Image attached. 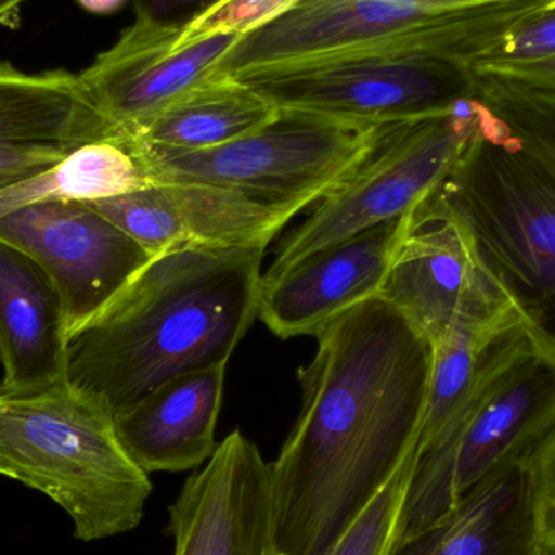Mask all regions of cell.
Here are the masks:
<instances>
[{
  "label": "cell",
  "mask_w": 555,
  "mask_h": 555,
  "mask_svg": "<svg viewBox=\"0 0 555 555\" xmlns=\"http://www.w3.org/2000/svg\"><path fill=\"white\" fill-rule=\"evenodd\" d=\"M313 336L299 416L272 463L280 555L332 553L420 452L426 414L429 343L387 300L371 297Z\"/></svg>",
  "instance_id": "1"
},
{
  "label": "cell",
  "mask_w": 555,
  "mask_h": 555,
  "mask_svg": "<svg viewBox=\"0 0 555 555\" xmlns=\"http://www.w3.org/2000/svg\"><path fill=\"white\" fill-rule=\"evenodd\" d=\"M267 247H184L153 259L70 336L67 384L116 416L178 375L228 364L256 320Z\"/></svg>",
  "instance_id": "2"
},
{
  "label": "cell",
  "mask_w": 555,
  "mask_h": 555,
  "mask_svg": "<svg viewBox=\"0 0 555 555\" xmlns=\"http://www.w3.org/2000/svg\"><path fill=\"white\" fill-rule=\"evenodd\" d=\"M0 476L64 508L83 543L142 524L150 475L124 449L114 414L65 378L0 393Z\"/></svg>",
  "instance_id": "3"
},
{
  "label": "cell",
  "mask_w": 555,
  "mask_h": 555,
  "mask_svg": "<svg viewBox=\"0 0 555 555\" xmlns=\"http://www.w3.org/2000/svg\"><path fill=\"white\" fill-rule=\"evenodd\" d=\"M554 430L555 346L521 323L486 351L468 397L420 456L403 534L442 517L489 476L530 462Z\"/></svg>",
  "instance_id": "4"
},
{
  "label": "cell",
  "mask_w": 555,
  "mask_h": 555,
  "mask_svg": "<svg viewBox=\"0 0 555 555\" xmlns=\"http://www.w3.org/2000/svg\"><path fill=\"white\" fill-rule=\"evenodd\" d=\"M479 104L481 132L436 195L465 221L528 322L555 346V176Z\"/></svg>",
  "instance_id": "5"
},
{
  "label": "cell",
  "mask_w": 555,
  "mask_h": 555,
  "mask_svg": "<svg viewBox=\"0 0 555 555\" xmlns=\"http://www.w3.org/2000/svg\"><path fill=\"white\" fill-rule=\"evenodd\" d=\"M475 96L442 116L390 124L365 158L281 243L262 278H276L306 257L416 210L450 175L481 132Z\"/></svg>",
  "instance_id": "6"
},
{
  "label": "cell",
  "mask_w": 555,
  "mask_h": 555,
  "mask_svg": "<svg viewBox=\"0 0 555 555\" xmlns=\"http://www.w3.org/2000/svg\"><path fill=\"white\" fill-rule=\"evenodd\" d=\"M284 113L387 126L442 116L475 96L476 78L453 62L336 51L233 75Z\"/></svg>",
  "instance_id": "7"
},
{
  "label": "cell",
  "mask_w": 555,
  "mask_h": 555,
  "mask_svg": "<svg viewBox=\"0 0 555 555\" xmlns=\"http://www.w3.org/2000/svg\"><path fill=\"white\" fill-rule=\"evenodd\" d=\"M388 126L281 111L262 129L217 149L162 152L142 145L158 184L215 185L304 211L319 204L365 158Z\"/></svg>",
  "instance_id": "8"
},
{
  "label": "cell",
  "mask_w": 555,
  "mask_h": 555,
  "mask_svg": "<svg viewBox=\"0 0 555 555\" xmlns=\"http://www.w3.org/2000/svg\"><path fill=\"white\" fill-rule=\"evenodd\" d=\"M378 296L434 345L459 325L527 319L465 221L436 195L414 210Z\"/></svg>",
  "instance_id": "9"
},
{
  "label": "cell",
  "mask_w": 555,
  "mask_h": 555,
  "mask_svg": "<svg viewBox=\"0 0 555 555\" xmlns=\"http://www.w3.org/2000/svg\"><path fill=\"white\" fill-rule=\"evenodd\" d=\"M546 0H299L243 36L220 74L299 61L424 26L472 25L505 38Z\"/></svg>",
  "instance_id": "10"
},
{
  "label": "cell",
  "mask_w": 555,
  "mask_h": 555,
  "mask_svg": "<svg viewBox=\"0 0 555 555\" xmlns=\"http://www.w3.org/2000/svg\"><path fill=\"white\" fill-rule=\"evenodd\" d=\"M0 240L28 254L51 278L68 339L156 259L87 202H39L10 211L0 217Z\"/></svg>",
  "instance_id": "11"
},
{
  "label": "cell",
  "mask_w": 555,
  "mask_h": 555,
  "mask_svg": "<svg viewBox=\"0 0 555 555\" xmlns=\"http://www.w3.org/2000/svg\"><path fill=\"white\" fill-rule=\"evenodd\" d=\"M182 28L137 20L78 74L91 106L114 129L135 130L182 94L220 74L243 36H205L179 44Z\"/></svg>",
  "instance_id": "12"
},
{
  "label": "cell",
  "mask_w": 555,
  "mask_h": 555,
  "mask_svg": "<svg viewBox=\"0 0 555 555\" xmlns=\"http://www.w3.org/2000/svg\"><path fill=\"white\" fill-rule=\"evenodd\" d=\"M175 555H280L272 463L233 430L169 505Z\"/></svg>",
  "instance_id": "13"
},
{
  "label": "cell",
  "mask_w": 555,
  "mask_h": 555,
  "mask_svg": "<svg viewBox=\"0 0 555 555\" xmlns=\"http://www.w3.org/2000/svg\"><path fill=\"white\" fill-rule=\"evenodd\" d=\"M153 257L184 247L269 246L300 214L231 189L163 182L119 197L87 202Z\"/></svg>",
  "instance_id": "14"
},
{
  "label": "cell",
  "mask_w": 555,
  "mask_h": 555,
  "mask_svg": "<svg viewBox=\"0 0 555 555\" xmlns=\"http://www.w3.org/2000/svg\"><path fill=\"white\" fill-rule=\"evenodd\" d=\"M413 215L385 221L262 278L257 317L280 338L315 335L346 310L378 296Z\"/></svg>",
  "instance_id": "15"
},
{
  "label": "cell",
  "mask_w": 555,
  "mask_h": 555,
  "mask_svg": "<svg viewBox=\"0 0 555 555\" xmlns=\"http://www.w3.org/2000/svg\"><path fill=\"white\" fill-rule=\"evenodd\" d=\"M114 130L91 106L78 74L26 72L0 61V191Z\"/></svg>",
  "instance_id": "16"
},
{
  "label": "cell",
  "mask_w": 555,
  "mask_h": 555,
  "mask_svg": "<svg viewBox=\"0 0 555 555\" xmlns=\"http://www.w3.org/2000/svg\"><path fill=\"white\" fill-rule=\"evenodd\" d=\"M227 365L178 375L114 416L124 449L143 472H191L214 456Z\"/></svg>",
  "instance_id": "17"
},
{
  "label": "cell",
  "mask_w": 555,
  "mask_h": 555,
  "mask_svg": "<svg viewBox=\"0 0 555 555\" xmlns=\"http://www.w3.org/2000/svg\"><path fill=\"white\" fill-rule=\"evenodd\" d=\"M67 343L57 287L28 254L0 240V393L65 378Z\"/></svg>",
  "instance_id": "18"
},
{
  "label": "cell",
  "mask_w": 555,
  "mask_h": 555,
  "mask_svg": "<svg viewBox=\"0 0 555 555\" xmlns=\"http://www.w3.org/2000/svg\"><path fill=\"white\" fill-rule=\"evenodd\" d=\"M528 463L508 466L469 489L442 517L403 534L391 555H546Z\"/></svg>",
  "instance_id": "19"
},
{
  "label": "cell",
  "mask_w": 555,
  "mask_h": 555,
  "mask_svg": "<svg viewBox=\"0 0 555 555\" xmlns=\"http://www.w3.org/2000/svg\"><path fill=\"white\" fill-rule=\"evenodd\" d=\"M281 111L233 75L218 74L129 132L150 150L202 152L243 139Z\"/></svg>",
  "instance_id": "20"
},
{
  "label": "cell",
  "mask_w": 555,
  "mask_h": 555,
  "mask_svg": "<svg viewBox=\"0 0 555 555\" xmlns=\"http://www.w3.org/2000/svg\"><path fill=\"white\" fill-rule=\"evenodd\" d=\"M158 184L135 133L114 130L46 171L0 191V217L39 202H94Z\"/></svg>",
  "instance_id": "21"
},
{
  "label": "cell",
  "mask_w": 555,
  "mask_h": 555,
  "mask_svg": "<svg viewBox=\"0 0 555 555\" xmlns=\"http://www.w3.org/2000/svg\"><path fill=\"white\" fill-rule=\"evenodd\" d=\"M527 322V319H518L499 325H459L430 345L429 388L421 430V455L439 439L468 397L486 351L502 335Z\"/></svg>",
  "instance_id": "22"
},
{
  "label": "cell",
  "mask_w": 555,
  "mask_h": 555,
  "mask_svg": "<svg viewBox=\"0 0 555 555\" xmlns=\"http://www.w3.org/2000/svg\"><path fill=\"white\" fill-rule=\"evenodd\" d=\"M475 96L508 135L555 176V91L475 77Z\"/></svg>",
  "instance_id": "23"
},
{
  "label": "cell",
  "mask_w": 555,
  "mask_h": 555,
  "mask_svg": "<svg viewBox=\"0 0 555 555\" xmlns=\"http://www.w3.org/2000/svg\"><path fill=\"white\" fill-rule=\"evenodd\" d=\"M420 452L378 489L328 555H391L406 527V502Z\"/></svg>",
  "instance_id": "24"
},
{
  "label": "cell",
  "mask_w": 555,
  "mask_h": 555,
  "mask_svg": "<svg viewBox=\"0 0 555 555\" xmlns=\"http://www.w3.org/2000/svg\"><path fill=\"white\" fill-rule=\"evenodd\" d=\"M551 55H555V0H546L527 22L476 59L469 65V72L479 77L498 68L528 64Z\"/></svg>",
  "instance_id": "25"
},
{
  "label": "cell",
  "mask_w": 555,
  "mask_h": 555,
  "mask_svg": "<svg viewBox=\"0 0 555 555\" xmlns=\"http://www.w3.org/2000/svg\"><path fill=\"white\" fill-rule=\"evenodd\" d=\"M297 2L299 0H221L181 29L179 44L220 33L249 35L272 23Z\"/></svg>",
  "instance_id": "26"
},
{
  "label": "cell",
  "mask_w": 555,
  "mask_h": 555,
  "mask_svg": "<svg viewBox=\"0 0 555 555\" xmlns=\"http://www.w3.org/2000/svg\"><path fill=\"white\" fill-rule=\"evenodd\" d=\"M538 533L547 554L555 553V430L533 453L530 463Z\"/></svg>",
  "instance_id": "27"
},
{
  "label": "cell",
  "mask_w": 555,
  "mask_h": 555,
  "mask_svg": "<svg viewBox=\"0 0 555 555\" xmlns=\"http://www.w3.org/2000/svg\"><path fill=\"white\" fill-rule=\"evenodd\" d=\"M221 0H133L135 18L184 28Z\"/></svg>",
  "instance_id": "28"
},
{
  "label": "cell",
  "mask_w": 555,
  "mask_h": 555,
  "mask_svg": "<svg viewBox=\"0 0 555 555\" xmlns=\"http://www.w3.org/2000/svg\"><path fill=\"white\" fill-rule=\"evenodd\" d=\"M479 77L499 78V80L511 81V83L534 88V90L555 91V55L528 62V64L498 68Z\"/></svg>",
  "instance_id": "29"
},
{
  "label": "cell",
  "mask_w": 555,
  "mask_h": 555,
  "mask_svg": "<svg viewBox=\"0 0 555 555\" xmlns=\"http://www.w3.org/2000/svg\"><path fill=\"white\" fill-rule=\"evenodd\" d=\"M129 0H77L78 5L94 15H111L122 9Z\"/></svg>",
  "instance_id": "30"
},
{
  "label": "cell",
  "mask_w": 555,
  "mask_h": 555,
  "mask_svg": "<svg viewBox=\"0 0 555 555\" xmlns=\"http://www.w3.org/2000/svg\"><path fill=\"white\" fill-rule=\"evenodd\" d=\"M28 0H0V18L15 13Z\"/></svg>",
  "instance_id": "31"
},
{
  "label": "cell",
  "mask_w": 555,
  "mask_h": 555,
  "mask_svg": "<svg viewBox=\"0 0 555 555\" xmlns=\"http://www.w3.org/2000/svg\"><path fill=\"white\" fill-rule=\"evenodd\" d=\"M547 555H555V553H553V554H547Z\"/></svg>",
  "instance_id": "32"
}]
</instances>
